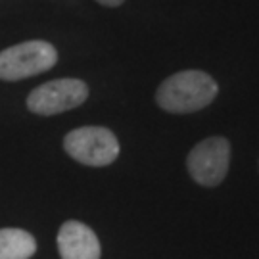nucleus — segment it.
<instances>
[{
    "label": "nucleus",
    "instance_id": "3",
    "mask_svg": "<svg viewBox=\"0 0 259 259\" xmlns=\"http://www.w3.org/2000/svg\"><path fill=\"white\" fill-rule=\"evenodd\" d=\"M58 62L56 48L47 40H27L0 52V79L19 81L45 73Z\"/></svg>",
    "mask_w": 259,
    "mask_h": 259
},
{
    "label": "nucleus",
    "instance_id": "5",
    "mask_svg": "<svg viewBox=\"0 0 259 259\" xmlns=\"http://www.w3.org/2000/svg\"><path fill=\"white\" fill-rule=\"evenodd\" d=\"M89 98V87L81 79H56L37 87L27 98V108L37 115H56L81 106Z\"/></svg>",
    "mask_w": 259,
    "mask_h": 259
},
{
    "label": "nucleus",
    "instance_id": "8",
    "mask_svg": "<svg viewBox=\"0 0 259 259\" xmlns=\"http://www.w3.org/2000/svg\"><path fill=\"white\" fill-rule=\"evenodd\" d=\"M96 2H100L102 6H108V8H117L125 0H96Z\"/></svg>",
    "mask_w": 259,
    "mask_h": 259
},
{
    "label": "nucleus",
    "instance_id": "6",
    "mask_svg": "<svg viewBox=\"0 0 259 259\" xmlns=\"http://www.w3.org/2000/svg\"><path fill=\"white\" fill-rule=\"evenodd\" d=\"M62 259H100L102 248L96 232L81 221H65L58 232Z\"/></svg>",
    "mask_w": 259,
    "mask_h": 259
},
{
    "label": "nucleus",
    "instance_id": "4",
    "mask_svg": "<svg viewBox=\"0 0 259 259\" xmlns=\"http://www.w3.org/2000/svg\"><path fill=\"white\" fill-rule=\"evenodd\" d=\"M231 142L225 137H207L198 142L186 157V169L192 181L202 186H219L229 175Z\"/></svg>",
    "mask_w": 259,
    "mask_h": 259
},
{
    "label": "nucleus",
    "instance_id": "7",
    "mask_svg": "<svg viewBox=\"0 0 259 259\" xmlns=\"http://www.w3.org/2000/svg\"><path fill=\"white\" fill-rule=\"evenodd\" d=\"M35 251L33 234L21 229H0V259H29Z\"/></svg>",
    "mask_w": 259,
    "mask_h": 259
},
{
    "label": "nucleus",
    "instance_id": "2",
    "mask_svg": "<svg viewBox=\"0 0 259 259\" xmlns=\"http://www.w3.org/2000/svg\"><path fill=\"white\" fill-rule=\"evenodd\" d=\"M64 148L83 165L106 167L119 156V140L106 127H79L65 135Z\"/></svg>",
    "mask_w": 259,
    "mask_h": 259
},
{
    "label": "nucleus",
    "instance_id": "1",
    "mask_svg": "<svg viewBox=\"0 0 259 259\" xmlns=\"http://www.w3.org/2000/svg\"><path fill=\"white\" fill-rule=\"evenodd\" d=\"M219 84L209 73L200 69H185L167 77L157 87L156 102L169 113H194L207 108L217 98Z\"/></svg>",
    "mask_w": 259,
    "mask_h": 259
}]
</instances>
